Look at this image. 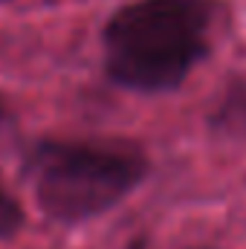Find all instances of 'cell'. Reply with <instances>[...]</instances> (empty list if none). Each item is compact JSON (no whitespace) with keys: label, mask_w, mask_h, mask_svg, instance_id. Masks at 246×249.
Returning <instances> with one entry per match:
<instances>
[{"label":"cell","mask_w":246,"mask_h":249,"mask_svg":"<svg viewBox=\"0 0 246 249\" xmlns=\"http://www.w3.org/2000/svg\"><path fill=\"white\" fill-rule=\"evenodd\" d=\"M209 0H133L105 26V70L113 84L136 93L180 87L206 58Z\"/></svg>","instance_id":"obj_1"},{"label":"cell","mask_w":246,"mask_h":249,"mask_svg":"<svg viewBox=\"0 0 246 249\" xmlns=\"http://www.w3.org/2000/svg\"><path fill=\"white\" fill-rule=\"evenodd\" d=\"M23 171L50 220L84 223L122 203L145 180L148 162L136 148L44 139L29 148Z\"/></svg>","instance_id":"obj_2"},{"label":"cell","mask_w":246,"mask_h":249,"mask_svg":"<svg viewBox=\"0 0 246 249\" xmlns=\"http://www.w3.org/2000/svg\"><path fill=\"white\" fill-rule=\"evenodd\" d=\"M23 206L18 203V197L9 194V188L0 186V241H12L20 229H23Z\"/></svg>","instance_id":"obj_3"},{"label":"cell","mask_w":246,"mask_h":249,"mask_svg":"<svg viewBox=\"0 0 246 249\" xmlns=\"http://www.w3.org/2000/svg\"><path fill=\"white\" fill-rule=\"evenodd\" d=\"M15 127H18V119H15V110L9 107L6 96L0 93V148L15 136Z\"/></svg>","instance_id":"obj_4"}]
</instances>
